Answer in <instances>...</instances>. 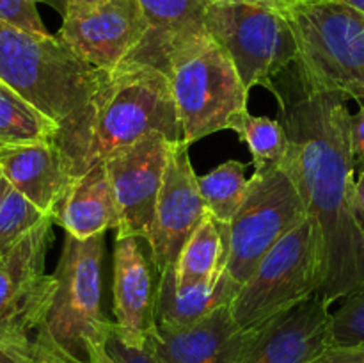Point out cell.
<instances>
[{"label": "cell", "mask_w": 364, "mask_h": 363, "mask_svg": "<svg viewBox=\"0 0 364 363\" xmlns=\"http://www.w3.org/2000/svg\"><path fill=\"white\" fill-rule=\"evenodd\" d=\"M284 75L267 88L276 96L277 120L288 134L284 167L315 228L320 294L333 305L364 285V235L352 212V114L345 96L306 88L295 66Z\"/></svg>", "instance_id": "obj_1"}, {"label": "cell", "mask_w": 364, "mask_h": 363, "mask_svg": "<svg viewBox=\"0 0 364 363\" xmlns=\"http://www.w3.org/2000/svg\"><path fill=\"white\" fill-rule=\"evenodd\" d=\"M151 132L183 141L169 78L160 68L127 60L103 71L95 95L53 141L73 180Z\"/></svg>", "instance_id": "obj_2"}, {"label": "cell", "mask_w": 364, "mask_h": 363, "mask_svg": "<svg viewBox=\"0 0 364 363\" xmlns=\"http://www.w3.org/2000/svg\"><path fill=\"white\" fill-rule=\"evenodd\" d=\"M105 235L66 233L53 278L55 292L32 342L34 363H102L112 320L103 312Z\"/></svg>", "instance_id": "obj_3"}, {"label": "cell", "mask_w": 364, "mask_h": 363, "mask_svg": "<svg viewBox=\"0 0 364 363\" xmlns=\"http://www.w3.org/2000/svg\"><path fill=\"white\" fill-rule=\"evenodd\" d=\"M102 75L57 34H34L0 21V80L59 128L84 109Z\"/></svg>", "instance_id": "obj_4"}, {"label": "cell", "mask_w": 364, "mask_h": 363, "mask_svg": "<svg viewBox=\"0 0 364 363\" xmlns=\"http://www.w3.org/2000/svg\"><path fill=\"white\" fill-rule=\"evenodd\" d=\"M166 75L188 146L230 130L231 121L247 110L249 91L206 27L173 39L166 50Z\"/></svg>", "instance_id": "obj_5"}, {"label": "cell", "mask_w": 364, "mask_h": 363, "mask_svg": "<svg viewBox=\"0 0 364 363\" xmlns=\"http://www.w3.org/2000/svg\"><path fill=\"white\" fill-rule=\"evenodd\" d=\"M295 70L313 91L364 102V14L340 0H304L290 14Z\"/></svg>", "instance_id": "obj_6"}, {"label": "cell", "mask_w": 364, "mask_h": 363, "mask_svg": "<svg viewBox=\"0 0 364 363\" xmlns=\"http://www.w3.org/2000/svg\"><path fill=\"white\" fill-rule=\"evenodd\" d=\"M320 290L318 242L311 221L306 219L267 253L237 292L230 310L242 330H255Z\"/></svg>", "instance_id": "obj_7"}, {"label": "cell", "mask_w": 364, "mask_h": 363, "mask_svg": "<svg viewBox=\"0 0 364 363\" xmlns=\"http://www.w3.org/2000/svg\"><path fill=\"white\" fill-rule=\"evenodd\" d=\"M306 219V206L284 164L272 173L252 174L238 212L230 224H219L226 270L235 283L242 287L267 253Z\"/></svg>", "instance_id": "obj_8"}, {"label": "cell", "mask_w": 364, "mask_h": 363, "mask_svg": "<svg viewBox=\"0 0 364 363\" xmlns=\"http://www.w3.org/2000/svg\"><path fill=\"white\" fill-rule=\"evenodd\" d=\"M205 27L233 60L245 89L269 85L294 66L297 39L288 14L244 2H210Z\"/></svg>", "instance_id": "obj_9"}, {"label": "cell", "mask_w": 364, "mask_h": 363, "mask_svg": "<svg viewBox=\"0 0 364 363\" xmlns=\"http://www.w3.org/2000/svg\"><path fill=\"white\" fill-rule=\"evenodd\" d=\"M53 224L45 217L0 255V347L31 362L34 335L55 292V278L45 270Z\"/></svg>", "instance_id": "obj_10"}, {"label": "cell", "mask_w": 364, "mask_h": 363, "mask_svg": "<svg viewBox=\"0 0 364 363\" xmlns=\"http://www.w3.org/2000/svg\"><path fill=\"white\" fill-rule=\"evenodd\" d=\"M148 31L139 0H64L57 36L82 60L107 71L127 63Z\"/></svg>", "instance_id": "obj_11"}, {"label": "cell", "mask_w": 364, "mask_h": 363, "mask_svg": "<svg viewBox=\"0 0 364 363\" xmlns=\"http://www.w3.org/2000/svg\"><path fill=\"white\" fill-rule=\"evenodd\" d=\"M171 142L160 132H151L103 160L119 216L116 237L148 238Z\"/></svg>", "instance_id": "obj_12"}, {"label": "cell", "mask_w": 364, "mask_h": 363, "mask_svg": "<svg viewBox=\"0 0 364 363\" xmlns=\"http://www.w3.org/2000/svg\"><path fill=\"white\" fill-rule=\"evenodd\" d=\"M205 214L206 205L199 192L188 144L185 141H173L156 198L155 216L146 238L156 273L174 267L181 249Z\"/></svg>", "instance_id": "obj_13"}, {"label": "cell", "mask_w": 364, "mask_h": 363, "mask_svg": "<svg viewBox=\"0 0 364 363\" xmlns=\"http://www.w3.org/2000/svg\"><path fill=\"white\" fill-rule=\"evenodd\" d=\"M329 302L322 294L255 327L240 363H308L329 345Z\"/></svg>", "instance_id": "obj_14"}, {"label": "cell", "mask_w": 364, "mask_h": 363, "mask_svg": "<svg viewBox=\"0 0 364 363\" xmlns=\"http://www.w3.org/2000/svg\"><path fill=\"white\" fill-rule=\"evenodd\" d=\"M255 330H242L230 306H220L191 326L156 324L146 344L164 363H240Z\"/></svg>", "instance_id": "obj_15"}, {"label": "cell", "mask_w": 364, "mask_h": 363, "mask_svg": "<svg viewBox=\"0 0 364 363\" xmlns=\"http://www.w3.org/2000/svg\"><path fill=\"white\" fill-rule=\"evenodd\" d=\"M112 269L114 326L130 344H144L156 326L159 281L137 237H116Z\"/></svg>", "instance_id": "obj_16"}, {"label": "cell", "mask_w": 364, "mask_h": 363, "mask_svg": "<svg viewBox=\"0 0 364 363\" xmlns=\"http://www.w3.org/2000/svg\"><path fill=\"white\" fill-rule=\"evenodd\" d=\"M0 171L4 180L36 209L46 217H55L71 182L55 141L0 144Z\"/></svg>", "instance_id": "obj_17"}, {"label": "cell", "mask_w": 364, "mask_h": 363, "mask_svg": "<svg viewBox=\"0 0 364 363\" xmlns=\"http://www.w3.org/2000/svg\"><path fill=\"white\" fill-rule=\"evenodd\" d=\"M53 223L78 241L100 237L110 228H117L119 216L105 164H96L70 182Z\"/></svg>", "instance_id": "obj_18"}, {"label": "cell", "mask_w": 364, "mask_h": 363, "mask_svg": "<svg viewBox=\"0 0 364 363\" xmlns=\"http://www.w3.org/2000/svg\"><path fill=\"white\" fill-rule=\"evenodd\" d=\"M240 285L228 274L226 263L213 280L206 283L181 287L176 283L174 267L159 274L156 287V324L191 326L220 306H230Z\"/></svg>", "instance_id": "obj_19"}, {"label": "cell", "mask_w": 364, "mask_h": 363, "mask_svg": "<svg viewBox=\"0 0 364 363\" xmlns=\"http://www.w3.org/2000/svg\"><path fill=\"white\" fill-rule=\"evenodd\" d=\"M212 0H139L149 31L128 60L151 64L166 71V50L178 36L205 27Z\"/></svg>", "instance_id": "obj_20"}, {"label": "cell", "mask_w": 364, "mask_h": 363, "mask_svg": "<svg viewBox=\"0 0 364 363\" xmlns=\"http://www.w3.org/2000/svg\"><path fill=\"white\" fill-rule=\"evenodd\" d=\"M224 263L226 253L223 231L212 214L206 210L201 223L198 224L174 263L176 283L181 287L206 283L219 274Z\"/></svg>", "instance_id": "obj_21"}, {"label": "cell", "mask_w": 364, "mask_h": 363, "mask_svg": "<svg viewBox=\"0 0 364 363\" xmlns=\"http://www.w3.org/2000/svg\"><path fill=\"white\" fill-rule=\"evenodd\" d=\"M230 130L247 144L255 174L272 173L287 160L288 134L277 117L252 116L249 110H244L231 121Z\"/></svg>", "instance_id": "obj_22"}, {"label": "cell", "mask_w": 364, "mask_h": 363, "mask_svg": "<svg viewBox=\"0 0 364 363\" xmlns=\"http://www.w3.org/2000/svg\"><path fill=\"white\" fill-rule=\"evenodd\" d=\"M59 125L0 80V144L53 141Z\"/></svg>", "instance_id": "obj_23"}, {"label": "cell", "mask_w": 364, "mask_h": 363, "mask_svg": "<svg viewBox=\"0 0 364 363\" xmlns=\"http://www.w3.org/2000/svg\"><path fill=\"white\" fill-rule=\"evenodd\" d=\"M245 169L247 164L226 160L210 173L198 177V187L206 210L220 226L230 224L247 196L249 180L245 178Z\"/></svg>", "instance_id": "obj_24"}, {"label": "cell", "mask_w": 364, "mask_h": 363, "mask_svg": "<svg viewBox=\"0 0 364 363\" xmlns=\"http://www.w3.org/2000/svg\"><path fill=\"white\" fill-rule=\"evenodd\" d=\"M27 198L2 180L0 187V255L13 248L31 228L45 219Z\"/></svg>", "instance_id": "obj_25"}, {"label": "cell", "mask_w": 364, "mask_h": 363, "mask_svg": "<svg viewBox=\"0 0 364 363\" xmlns=\"http://www.w3.org/2000/svg\"><path fill=\"white\" fill-rule=\"evenodd\" d=\"M340 310L331 313L329 345H350L364 342V285L343 298Z\"/></svg>", "instance_id": "obj_26"}, {"label": "cell", "mask_w": 364, "mask_h": 363, "mask_svg": "<svg viewBox=\"0 0 364 363\" xmlns=\"http://www.w3.org/2000/svg\"><path fill=\"white\" fill-rule=\"evenodd\" d=\"M102 363H164L148 344H130L112 324L103 347Z\"/></svg>", "instance_id": "obj_27"}, {"label": "cell", "mask_w": 364, "mask_h": 363, "mask_svg": "<svg viewBox=\"0 0 364 363\" xmlns=\"http://www.w3.org/2000/svg\"><path fill=\"white\" fill-rule=\"evenodd\" d=\"M0 21L34 34H50L32 0H0Z\"/></svg>", "instance_id": "obj_28"}, {"label": "cell", "mask_w": 364, "mask_h": 363, "mask_svg": "<svg viewBox=\"0 0 364 363\" xmlns=\"http://www.w3.org/2000/svg\"><path fill=\"white\" fill-rule=\"evenodd\" d=\"M308 363H364V342L350 345H327Z\"/></svg>", "instance_id": "obj_29"}, {"label": "cell", "mask_w": 364, "mask_h": 363, "mask_svg": "<svg viewBox=\"0 0 364 363\" xmlns=\"http://www.w3.org/2000/svg\"><path fill=\"white\" fill-rule=\"evenodd\" d=\"M350 146L354 169L358 173L364 171V102L355 114L350 117Z\"/></svg>", "instance_id": "obj_30"}, {"label": "cell", "mask_w": 364, "mask_h": 363, "mask_svg": "<svg viewBox=\"0 0 364 363\" xmlns=\"http://www.w3.org/2000/svg\"><path fill=\"white\" fill-rule=\"evenodd\" d=\"M352 212H354L358 226L361 228L364 235V171L359 173L358 180L354 184V192H352Z\"/></svg>", "instance_id": "obj_31"}, {"label": "cell", "mask_w": 364, "mask_h": 363, "mask_svg": "<svg viewBox=\"0 0 364 363\" xmlns=\"http://www.w3.org/2000/svg\"><path fill=\"white\" fill-rule=\"evenodd\" d=\"M212 2H244V4H255V6H263L270 7V9H276L279 13L290 14L295 7L299 6L304 0H212Z\"/></svg>", "instance_id": "obj_32"}, {"label": "cell", "mask_w": 364, "mask_h": 363, "mask_svg": "<svg viewBox=\"0 0 364 363\" xmlns=\"http://www.w3.org/2000/svg\"><path fill=\"white\" fill-rule=\"evenodd\" d=\"M0 363H34V362L16 354V352H11L7 351V349L0 347Z\"/></svg>", "instance_id": "obj_33"}, {"label": "cell", "mask_w": 364, "mask_h": 363, "mask_svg": "<svg viewBox=\"0 0 364 363\" xmlns=\"http://www.w3.org/2000/svg\"><path fill=\"white\" fill-rule=\"evenodd\" d=\"M340 2L347 4V6L354 7L355 11H359V13L364 14V0H340Z\"/></svg>", "instance_id": "obj_34"}, {"label": "cell", "mask_w": 364, "mask_h": 363, "mask_svg": "<svg viewBox=\"0 0 364 363\" xmlns=\"http://www.w3.org/2000/svg\"><path fill=\"white\" fill-rule=\"evenodd\" d=\"M2 180H4V177H2V171H0V187H2Z\"/></svg>", "instance_id": "obj_35"}, {"label": "cell", "mask_w": 364, "mask_h": 363, "mask_svg": "<svg viewBox=\"0 0 364 363\" xmlns=\"http://www.w3.org/2000/svg\"><path fill=\"white\" fill-rule=\"evenodd\" d=\"M32 2H36V4H38V2H46V0H32Z\"/></svg>", "instance_id": "obj_36"}]
</instances>
